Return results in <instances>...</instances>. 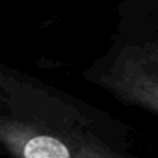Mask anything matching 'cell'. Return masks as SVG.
<instances>
[{"label": "cell", "instance_id": "obj_1", "mask_svg": "<svg viewBox=\"0 0 158 158\" xmlns=\"http://www.w3.org/2000/svg\"><path fill=\"white\" fill-rule=\"evenodd\" d=\"M0 151L12 158H139L126 127L102 110L5 77Z\"/></svg>", "mask_w": 158, "mask_h": 158}, {"label": "cell", "instance_id": "obj_2", "mask_svg": "<svg viewBox=\"0 0 158 158\" xmlns=\"http://www.w3.org/2000/svg\"><path fill=\"white\" fill-rule=\"evenodd\" d=\"M107 87L124 102L158 114V58L127 61L116 70Z\"/></svg>", "mask_w": 158, "mask_h": 158}]
</instances>
